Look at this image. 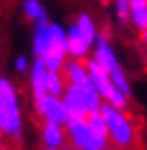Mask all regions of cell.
Segmentation results:
<instances>
[{
  "label": "cell",
  "mask_w": 147,
  "mask_h": 150,
  "mask_svg": "<svg viewBox=\"0 0 147 150\" xmlns=\"http://www.w3.org/2000/svg\"><path fill=\"white\" fill-rule=\"evenodd\" d=\"M91 59L95 61V63L102 68L106 74L110 76V81H113V85L117 87V89L123 94L125 98H130L132 96V87H130V79H128V74H125V70H123V65H121V61H119V57L117 52H115V48L110 46V41L104 37V35H100V39L95 41V46H93V50H91Z\"/></svg>",
  "instance_id": "1"
},
{
  "label": "cell",
  "mask_w": 147,
  "mask_h": 150,
  "mask_svg": "<svg viewBox=\"0 0 147 150\" xmlns=\"http://www.w3.org/2000/svg\"><path fill=\"white\" fill-rule=\"evenodd\" d=\"M0 120H2V135L20 142L22 139V107H20L17 89L9 79H2L0 85Z\"/></svg>",
  "instance_id": "2"
},
{
  "label": "cell",
  "mask_w": 147,
  "mask_h": 150,
  "mask_svg": "<svg viewBox=\"0 0 147 150\" xmlns=\"http://www.w3.org/2000/svg\"><path fill=\"white\" fill-rule=\"evenodd\" d=\"M61 100L65 102L69 115L76 117V120H87L91 113H100L104 107V100L102 96L95 91L93 83L87 87H74V85H67L61 96Z\"/></svg>",
  "instance_id": "3"
},
{
  "label": "cell",
  "mask_w": 147,
  "mask_h": 150,
  "mask_svg": "<svg viewBox=\"0 0 147 150\" xmlns=\"http://www.w3.org/2000/svg\"><path fill=\"white\" fill-rule=\"evenodd\" d=\"M100 113H102L106 126H108L110 144L115 148H123V150L132 148L134 142H136V128H134V124H132L128 113L121 111V109H115V107L106 105V102H104Z\"/></svg>",
  "instance_id": "4"
},
{
  "label": "cell",
  "mask_w": 147,
  "mask_h": 150,
  "mask_svg": "<svg viewBox=\"0 0 147 150\" xmlns=\"http://www.w3.org/2000/svg\"><path fill=\"white\" fill-rule=\"evenodd\" d=\"M65 131H67L69 146L76 148V150H93V148L106 150V148H110L106 142H100V139L93 135V131L89 128L87 120H76V117H72L69 124L65 126Z\"/></svg>",
  "instance_id": "5"
},
{
  "label": "cell",
  "mask_w": 147,
  "mask_h": 150,
  "mask_svg": "<svg viewBox=\"0 0 147 150\" xmlns=\"http://www.w3.org/2000/svg\"><path fill=\"white\" fill-rule=\"evenodd\" d=\"M35 109L43 117V122H54V124H61V126H67L69 120H72L65 102L54 96H45L43 100L35 102Z\"/></svg>",
  "instance_id": "6"
},
{
  "label": "cell",
  "mask_w": 147,
  "mask_h": 150,
  "mask_svg": "<svg viewBox=\"0 0 147 150\" xmlns=\"http://www.w3.org/2000/svg\"><path fill=\"white\" fill-rule=\"evenodd\" d=\"M48 68H45L43 59H35L33 61V68H30V94H33V100L39 102L48 96Z\"/></svg>",
  "instance_id": "7"
},
{
  "label": "cell",
  "mask_w": 147,
  "mask_h": 150,
  "mask_svg": "<svg viewBox=\"0 0 147 150\" xmlns=\"http://www.w3.org/2000/svg\"><path fill=\"white\" fill-rule=\"evenodd\" d=\"M91 44L84 39V35L80 33V28L74 24L67 26V54L69 59H76V61H87L89 59V52H91Z\"/></svg>",
  "instance_id": "8"
},
{
  "label": "cell",
  "mask_w": 147,
  "mask_h": 150,
  "mask_svg": "<svg viewBox=\"0 0 147 150\" xmlns=\"http://www.w3.org/2000/svg\"><path fill=\"white\" fill-rule=\"evenodd\" d=\"M41 142H43L45 150H63L65 142H67V131H65V126H61V124L43 122V126H41Z\"/></svg>",
  "instance_id": "9"
},
{
  "label": "cell",
  "mask_w": 147,
  "mask_h": 150,
  "mask_svg": "<svg viewBox=\"0 0 147 150\" xmlns=\"http://www.w3.org/2000/svg\"><path fill=\"white\" fill-rule=\"evenodd\" d=\"M50 46H52L50 22L35 24V28H33V54H35V59H43V57L48 54Z\"/></svg>",
  "instance_id": "10"
},
{
  "label": "cell",
  "mask_w": 147,
  "mask_h": 150,
  "mask_svg": "<svg viewBox=\"0 0 147 150\" xmlns=\"http://www.w3.org/2000/svg\"><path fill=\"white\" fill-rule=\"evenodd\" d=\"M63 76H65V81H67V85H74V87H87V85H91V79H89L87 63H84V61L69 59L67 63H65Z\"/></svg>",
  "instance_id": "11"
},
{
  "label": "cell",
  "mask_w": 147,
  "mask_h": 150,
  "mask_svg": "<svg viewBox=\"0 0 147 150\" xmlns=\"http://www.w3.org/2000/svg\"><path fill=\"white\" fill-rule=\"evenodd\" d=\"M130 24L141 33L147 30V0H130Z\"/></svg>",
  "instance_id": "12"
},
{
  "label": "cell",
  "mask_w": 147,
  "mask_h": 150,
  "mask_svg": "<svg viewBox=\"0 0 147 150\" xmlns=\"http://www.w3.org/2000/svg\"><path fill=\"white\" fill-rule=\"evenodd\" d=\"M22 13H24V18H28L33 24L50 22L48 11H45V7L41 4V0H22Z\"/></svg>",
  "instance_id": "13"
},
{
  "label": "cell",
  "mask_w": 147,
  "mask_h": 150,
  "mask_svg": "<svg viewBox=\"0 0 147 150\" xmlns=\"http://www.w3.org/2000/svg\"><path fill=\"white\" fill-rule=\"evenodd\" d=\"M76 26L80 28V33L84 35V39L91 44V48L95 46V41L100 39V30H98V24H95V20L91 18L89 13H80L78 18H76Z\"/></svg>",
  "instance_id": "14"
},
{
  "label": "cell",
  "mask_w": 147,
  "mask_h": 150,
  "mask_svg": "<svg viewBox=\"0 0 147 150\" xmlns=\"http://www.w3.org/2000/svg\"><path fill=\"white\" fill-rule=\"evenodd\" d=\"M87 124H89V128L93 131V135L98 137L100 142L110 144V139H108V126H106L102 113H91V115L87 117Z\"/></svg>",
  "instance_id": "15"
},
{
  "label": "cell",
  "mask_w": 147,
  "mask_h": 150,
  "mask_svg": "<svg viewBox=\"0 0 147 150\" xmlns=\"http://www.w3.org/2000/svg\"><path fill=\"white\" fill-rule=\"evenodd\" d=\"M65 87H67V81H65L63 72H50L48 74V96L61 98Z\"/></svg>",
  "instance_id": "16"
},
{
  "label": "cell",
  "mask_w": 147,
  "mask_h": 150,
  "mask_svg": "<svg viewBox=\"0 0 147 150\" xmlns=\"http://www.w3.org/2000/svg\"><path fill=\"white\" fill-rule=\"evenodd\" d=\"M113 11L121 26L130 24V0H113Z\"/></svg>",
  "instance_id": "17"
},
{
  "label": "cell",
  "mask_w": 147,
  "mask_h": 150,
  "mask_svg": "<svg viewBox=\"0 0 147 150\" xmlns=\"http://www.w3.org/2000/svg\"><path fill=\"white\" fill-rule=\"evenodd\" d=\"M30 68H33V61H30L26 54H17V57L13 59V70H15V74H20V76L30 74Z\"/></svg>",
  "instance_id": "18"
},
{
  "label": "cell",
  "mask_w": 147,
  "mask_h": 150,
  "mask_svg": "<svg viewBox=\"0 0 147 150\" xmlns=\"http://www.w3.org/2000/svg\"><path fill=\"white\" fill-rule=\"evenodd\" d=\"M141 37H143V44L147 46V30H145V33H141Z\"/></svg>",
  "instance_id": "19"
},
{
  "label": "cell",
  "mask_w": 147,
  "mask_h": 150,
  "mask_svg": "<svg viewBox=\"0 0 147 150\" xmlns=\"http://www.w3.org/2000/svg\"><path fill=\"white\" fill-rule=\"evenodd\" d=\"M0 137H2V120H0Z\"/></svg>",
  "instance_id": "20"
},
{
  "label": "cell",
  "mask_w": 147,
  "mask_h": 150,
  "mask_svg": "<svg viewBox=\"0 0 147 150\" xmlns=\"http://www.w3.org/2000/svg\"><path fill=\"white\" fill-rule=\"evenodd\" d=\"M63 150H76V148H72V146H67V148H63Z\"/></svg>",
  "instance_id": "21"
},
{
  "label": "cell",
  "mask_w": 147,
  "mask_h": 150,
  "mask_svg": "<svg viewBox=\"0 0 147 150\" xmlns=\"http://www.w3.org/2000/svg\"><path fill=\"white\" fill-rule=\"evenodd\" d=\"M106 150H117V148H106Z\"/></svg>",
  "instance_id": "22"
},
{
  "label": "cell",
  "mask_w": 147,
  "mask_h": 150,
  "mask_svg": "<svg viewBox=\"0 0 147 150\" xmlns=\"http://www.w3.org/2000/svg\"><path fill=\"white\" fill-rule=\"evenodd\" d=\"M0 85H2V76H0Z\"/></svg>",
  "instance_id": "23"
},
{
  "label": "cell",
  "mask_w": 147,
  "mask_h": 150,
  "mask_svg": "<svg viewBox=\"0 0 147 150\" xmlns=\"http://www.w3.org/2000/svg\"><path fill=\"white\" fill-rule=\"evenodd\" d=\"M0 150H4V148H2V144H0Z\"/></svg>",
  "instance_id": "24"
},
{
  "label": "cell",
  "mask_w": 147,
  "mask_h": 150,
  "mask_svg": "<svg viewBox=\"0 0 147 150\" xmlns=\"http://www.w3.org/2000/svg\"><path fill=\"white\" fill-rule=\"evenodd\" d=\"M93 150H100V148H93Z\"/></svg>",
  "instance_id": "25"
}]
</instances>
